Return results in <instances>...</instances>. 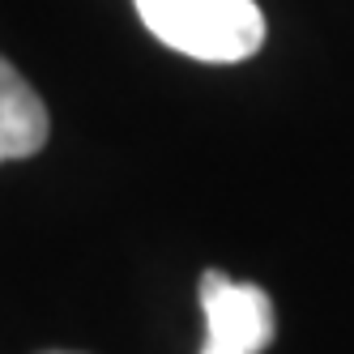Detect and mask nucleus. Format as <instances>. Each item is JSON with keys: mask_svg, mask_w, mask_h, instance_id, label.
<instances>
[{"mask_svg": "<svg viewBox=\"0 0 354 354\" xmlns=\"http://www.w3.org/2000/svg\"><path fill=\"white\" fill-rule=\"evenodd\" d=\"M137 13L167 47L192 60L231 64L265 43V17L252 0H137Z\"/></svg>", "mask_w": 354, "mask_h": 354, "instance_id": "1", "label": "nucleus"}, {"mask_svg": "<svg viewBox=\"0 0 354 354\" xmlns=\"http://www.w3.org/2000/svg\"><path fill=\"white\" fill-rule=\"evenodd\" d=\"M205 346L201 354H261L273 342V299L257 282H235L222 269L201 277Z\"/></svg>", "mask_w": 354, "mask_h": 354, "instance_id": "2", "label": "nucleus"}, {"mask_svg": "<svg viewBox=\"0 0 354 354\" xmlns=\"http://www.w3.org/2000/svg\"><path fill=\"white\" fill-rule=\"evenodd\" d=\"M47 107L30 82L0 56V162L30 158L47 145Z\"/></svg>", "mask_w": 354, "mask_h": 354, "instance_id": "3", "label": "nucleus"}, {"mask_svg": "<svg viewBox=\"0 0 354 354\" xmlns=\"http://www.w3.org/2000/svg\"><path fill=\"white\" fill-rule=\"evenodd\" d=\"M56 354H64V350H56Z\"/></svg>", "mask_w": 354, "mask_h": 354, "instance_id": "4", "label": "nucleus"}]
</instances>
